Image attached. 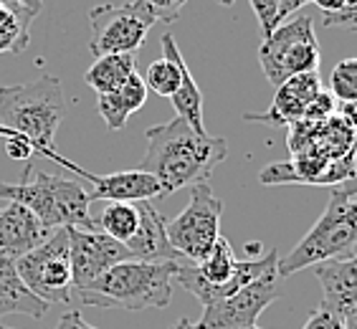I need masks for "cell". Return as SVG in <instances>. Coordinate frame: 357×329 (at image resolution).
<instances>
[{
  "instance_id": "9a60e30c",
  "label": "cell",
  "mask_w": 357,
  "mask_h": 329,
  "mask_svg": "<svg viewBox=\"0 0 357 329\" xmlns=\"http://www.w3.org/2000/svg\"><path fill=\"white\" fill-rule=\"evenodd\" d=\"M139 208V228L137 234L132 236L124 248L130 251L132 259L137 261H180V254L172 248L170 238H167L162 213L152 206V200H142L137 203Z\"/></svg>"
},
{
  "instance_id": "836d02e7",
  "label": "cell",
  "mask_w": 357,
  "mask_h": 329,
  "mask_svg": "<svg viewBox=\"0 0 357 329\" xmlns=\"http://www.w3.org/2000/svg\"><path fill=\"white\" fill-rule=\"evenodd\" d=\"M332 192H340V195H350V198H355L357 195V172L355 175H350L347 180H342L340 185H335V190Z\"/></svg>"
},
{
  "instance_id": "9c48e42d",
  "label": "cell",
  "mask_w": 357,
  "mask_h": 329,
  "mask_svg": "<svg viewBox=\"0 0 357 329\" xmlns=\"http://www.w3.org/2000/svg\"><path fill=\"white\" fill-rule=\"evenodd\" d=\"M91 38L89 51L94 59L107 54H135L144 43L150 28L155 26L150 15L132 0L124 6H94L89 10Z\"/></svg>"
},
{
  "instance_id": "d4e9b609",
  "label": "cell",
  "mask_w": 357,
  "mask_h": 329,
  "mask_svg": "<svg viewBox=\"0 0 357 329\" xmlns=\"http://www.w3.org/2000/svg\"><path fill=\"white\" fill-rule=\"evenodd\" d=\"M144 13L150 15L155 23H172L178 21L180 10L188 0H135Z\"/></svg>"
},
{
  "instance_id": "f1b7e54d",
  "label": "cell",
  "mask_w": 357,
  "mask_h": 329,
  "mask_svg": "<svg viewBox=\"0 0 357 329\" xmlns=\"http://www.w3.org/2000/svg\"><path fill=\"white\" fill-rule=\"evenodd\" d=\"M304 329H344V319L342 314H337V312L327 309L324 304H319V309L307 319Z\"/></svg>"
},
{
  "instance_id": "d6a6232c",
  "label": "cell",
  "mask_w": 357,
  "mask_h": 329,
  "mask_svg": "<svg viewBox=\"0 0 357 329\" xmlns=\"http://www.w3.org/2000/svg\"><path fill=\"white\" fill-rule=\"evenodd\" d=\"M322 13H340L344 6H347V0H312Z\"/></svg>"
},
{
  "instance_id": "44dd1931",
  "label": "cell",
  "mask_w": 357,
  "mask_h": 329,
  "mask_svg": "<svg viewBox=\"0 0 357 329\" xmlns=\"http://www.w3.org/2000/svg\"><path fill=\"white\" fill-rule=\"evenodd\" d=\"M96 228L102 234L109 236V238L119 240V243H127L139 228L137 203H109L102 211L99 220H96Z\"/></svg>"
},
{
  "instance_id": "ab89813d",
  "label": "cell",
  "mask_w": 357,
  "mask_h": 329,
  "mask_svg": "<svg viewBox=\"0 0 357 329\" xmlns=\"http://www.w3.org/2000/svg\"><path fill=\"white\" fill-rule=\"evenodd\" d=\"M246 329H261V327H256V324H254V327H246Z\"/></svg>"
},
{
  "instance_id": "52a82bcc",
  "label": "cell",
  "mask_w": 357,
  "mask_h": 329,
  "mask_svg": "<svg viewBox=\"0 0 357 329\" xmlns=\"http://www.w3.org/2000/svg\"><path fill=\"white\" fill-rule=\"evenodd\" d=\"M15 268L23 284L48 307L71 302V261H69V231L56 228L41 246L31 254L15 259Z\"/></svg>"
},
{
  "instance_id": "5b68a950",
  "label": "cell",
  "mask_w": 357,
  "mask_h": 329,
  "mask_svg": "<svg viewBox=\"0 0 357 329\" xmlns=\"http://www.w3.org/2000/svg\"><path fill=\"white\" fill-rule=\"evenodd\" d=\"M352 248H357V195L350 198L332 192L330 206L324 208L310 234L291 248L287 259H279V276L296 274L322 261L350 256Z\"/></svg>"
},
{
  "instance_id": "4fadbf2b",
  "label": "cell",
  "mask_w": 357,
  "mask_h": 329,
  "mask_svg": "<svg viewBox=\"0 0 357 329\" xmlns=\"http://www.w3.org/2000/svg\"><path fill=\"white\" fill-rule=\"evenodd\" d=\"M322 94V79L319 71H310V74L291 76L282 86H276L274 107L266 114H251L248 119H266L271 124H296L299 119H304L310 104L317 96Z\"/></svg>"
},
{
  "instance_id": "4316f807",
  "label": "cell",
  "mask_w": 357,
  "mask_h": 329,
  "mask_svg": "<svg viewBox=\"0 0 357 329\" xmlns=\"http://www.w3.org/2000/svg\"><path fill=\"white\" fill-rule=\"evenodd\" d=\"M248 6H251L256 21L261 26V33L268 36L276 28V8H279V0H248Z\"/></svg>"
},
{
  "instance_id": "4dcf8cb0",
  "label": "cell",
  "mask_w": 357,
  "mask_h": 329,
  "mask_svg": "<svg viewBox=\"0 0 357 329\" xmlns=\"http://www.w3.org/2000/svg\"><path fill=\"white\" fill-rule=\"evenodd\" d=\"M312 0H279V8H276V26L284 21H289V15L302 10L304 6H310Z\"/></svg>"
},
{
  "instance_id": "74e56055",
  "label": "cell",
  "mask_w": 357,
  "mask_h": 329,
  "mask_svg": "<svg viewBox=\"0 0 357 329\" xmlns=\"http://www.w3.org/2000/svg\"><path fill=\"white\" fill-rule=\"evenodd\" d=\"M218 3H220V6H223V8H231V6H234V3H236V0H218Z\"/></svg>"
},
{
  "instance_id": "1f68e13d",
  "label": "cell",
  "mask_w": 357,
  "mask_h": 329,
  "mask_svg": "<svg viewBox=\"0 0 357 329\" xmlns=\"http://www.w3.org/2000/svg\"><path fill=\"white\" fill-rule=\"evenodd\" d=\"M337 117L342 119L347 127H355V130H357V102L340 104V109H337Z\"/></svg>"
},
{
  "instance_id": "e575fe53",
  "label": "cell",
  "mask_w": 357,
  "mask_h": 329,
  "mask_svg": "<svg viewBox=\"0 0 357 329\" xmlns=\"http://www.w3.org/2000/svg\"><path fill=\"white\" fill-rule=\"evenodd\" d=\"M342 319H344V329H357V302L347 309V314Z\"/></svg>"
},
{
  "instance_id": "e0dca14e",
  "label": "cell",
  "mask_w": 357,
  "mask_h": 329,
  "mask_svg": "<svg viewBox=\"0 0 357 329\" xmlns=\"http://www.w3.org/2000/svg\"><path fill=\"white\" fill-rule=\"evenodd\" d=\"M48 304L41 302L23 284L15 261L0 254V319L10 314H26L31 319H43L48 314Z\"/></svg>"
},
{
  "instance_id": "484cf974",
  "label": "cell",
  "mask_w": 357,
  "mask_h": 329,
  "mask_svg": "<svg viewBox=\"0 0 357 329\" xmlns=\"http://www.w3.org/2000/svg\"><path fill=\"white\" fill-rule=\"evenodd\" d=\"M0 6L15 15V21L21 23L26 33H31V23L38 18L43 10V0H0Z\"/></svg>"
},
{
  "instance_id": "ba28073f",
  "label": "cell",
  "mask_w": 357,
  "mask_h": 329,
  "mask_svg": "<svg viewBox=\"0 0 357 329\" xmlns=\"http://www.w3.org/2000/svg\"><path fill=\"white\" fill-rule=\"evenodd\" d=\"M220 213H223V203L220 198H215L208 183H198L190 188V203L185 206V211L165 223L167 238L180 259L192 263L206 259V254L220 236Z\"/></svg>"
},
{
  "instance_id": "8992f818",
  "label": "cell",
  "mask_w": 357,
  "mask_h": 329,
  "mask_svg": "<svg viewBox=\"0 0 357 329\" xmlns=\"http://www.w3.org/2000/svg\"><path fill=\"white\" fill-rule=\"evenodd\" d=\"M322 51L310 15H296L279 23L259 48V63L271 86H282L287 79L319 71Z\"/></svg>"
},
{
  "instance_id": "5bb4252c",
  "label": "cell",
  "mask_w": 357,
  "mask_h": 329,
  "mask_svg": "<svg viewBox=\"0 0 357 329\" xmlns=\"http://www.w3.org/2000/svg\"><path fill=\"white\" fill-rule=\"evenodd\" d=\"M48 238V231L21 203H8L0 211V254L8 259H21L38 248Z\"/></svg>"
},
{
  "instance_id": "6da1fadb",
  "label": "cell",
  "mask_w": 357,
  "mask_h": 329,
  "mask_svg": "<svg viewBox=\"0 0 357 329\" xmlns=\"http://www.w3.org/2000/svg\"><path fill=\"white\" fill-rule=\"evenodd\" d=\"M147 152L139 170L150 172L162 188V195L208 183L213 170L228 158V142L192 130L185 119H170L144 132Z\"/></svg>"
},
{
  "instance_id": "8d00e7d4",
  "label": "cell",
  "mask_w": 357,
  "mask_h": 329,
  "mask_svg": "<svg viewBox=\"0 0 357 329\" xmlns=\"http://www.w3.org/2000/svg\"><path fill=\"white\" fill-rule=\"evenodd\" d=\"M0 139H6V142H8V139H23V137H21V135H15L13 130H8V127H3V124H0Z\"/></svg>"
},
{
  "instance_id": "ac0fdd59",
  "label": "cell",
  "mask_w": 357,
  "mask_h": 329,
  "mask_svg": "<svg viewBox=\"0 0 357 329\" xmlns=\"http://www.w3.org/2000/svg\"><path fill=\"white\" fill-rule=\"evenodd\" d=\"M147 102V86L144 79L135 71L117 91L109 94H96V109L102 114L104 124L109 132H119L127 124V119L139 112Z\"/></svg>"
},
{
  "instance_id": "277c9868",
  "label": "cell",
  "mask_w": 357,
  "mask_h": 329,
  "mask_svg": "<svg viewBox=\"0 0 357 329\" xmlns=\"http://www.w3.org/2000/svg\"><path fill=\"white\" fill-rule=\"evenodd\" d=\"M0 200L21 203L36 218L41 220L48 234L56 228H96V220L89 215V195L76 180L48 175L33 170L28 162L23 167V178L18 183L0 180Z\"/></svg>"
},
{
  "instance_id": "7c38bea8",
  "label": "cell",
  "mask_w": 357,
  "mask_h": 329,
  "mask_svg": "<svg viewBox=\"0 0 357 329\" xmlns=\"http://www.w3.org/2000/svg\"><path fill=\"white\" fill-rule=\"evenodd\" d=\"M63 167L79 172L84 180L91 183V190H86L89 203L94 200H109V203H142V200H155L162 198V188L150 172L139 170H124V172H112V175H91V172L82 170L79 164L63 160Z\"/></svg>"
},
{
  "instance_id": "7402d4cb",
  "label": "cell",
  "mask_w": 357,
  "mask_h": 329,
  "mask_svg": "<svg viewBox=\"0 0 357 329\" xmlns=\"http://www.w3.org/2000/svg\"><path fill=\"white\" fill-rule=\"evenodd\" d=\"M180 71H183L180 89L170 96L172 107H175V112H178L175 117L185 119L192 130L206 132V124H203V94H200V86L195 84V79H192V74H190V69H188L185 61H183Z\"/></svg>"
},
{
  "instance_id": "ffe728a7",
  "label": "cell",
  "mask_w": 357,
  "mask_h": 329,
  "mask_svg": "<svg viewBox=\"0 0 357 329\" xmlns=\"http://www.w3.org/2000/svg\"><path fill=\"white\" fill-rule=\"evenodd\" d=\"M135 71H137L135 54H107V56H99L91 63L89 71L84 74V82L96 94H109V91H117Z\"/></svg>"
},
{
  "instance_id": "83f0119b",
  "label": "cell",
  "mask_w": 357,
  "mask_h": 329,
  "mask_svg": "<svg viewBox=\"0 0 357 329\" xmlns=\"http://www.w3.org/2000/svg\"><path fill=\"white\" fill-rule=\"evenodd\" d=\"M322 23L327 28H344V31L357 33V0H350L340 13H324Z\"/></svg>"
},
{
  "instance_id": "8fae6325",
  "label": "cell",
  "mask_w": 357,
  "mask_h": 329,
  "mask_svg": "<svg viewBox=\"0 0 357 329\" xmlns=\"http://www.w3.org/2000/svg\"><path fill=\"white\" fill-rule=\"evenodd\" d=\"M69 231V261H71V286L79 291L91 284L96 276H102L119 261L132 259L124 243L109 238L99 228H79L71 226Z\"/></svg>"
},
{
  "instance_id": "603a6c76",
  "label": "cell",
  "mask_w": 357,
  "mask_h": 329,
  "mask_svg": "<svg viewBox=\"0 0 357 329\" xmlns=\"http://www.w3.org/2000/svg\"><path fill=\"white\" fill-rule=\"evenodd\" d=\"M330 94L340 104L357 102V56L355 59H342L332 69Z\"/></svg>"
},
{
  "instance_id": "d6986e66",
  "label": "cell",
  "mask_w": 357,
  "mask_h": 329,
  "mask_svg": "<svg viewBox=\"0 0 357 329\" xmlns=\"http://www.w3.org/2000/svg\"><path fill=\"white\" fill-rule=\"evenodd\" d=\"M183 61L185 59L180 54L172 33H165L162 36V59H158V61H152L147 66V76H144L147 91H155L158 96L170 99L180 89V82H183V71H180Z\"/></svg>"
},
{
  "instance_id": "7a4b0ae2",
  "label": "cell",
  "mask_w": 357,
  "mask_h": 329,
  "mask_svg": "<svg viewBox=\"0 0 357 329\" xmlns=\"http://www.w3.org/2000/svg\"><path fill=\"white\" fill-rule=\"evenodd\" d=\"M175 266L178 261H119L79 289V299L99 309H165L175 291Z\"/></svg>"
},
{
  "instance_id": "3957f363",
  "label": "cell",
  "mask_w": 357,
  "mask_h": 329,
  "mask_svg": "<svg viewBox=\"0 0 357 329\" xmlns=\"http://www.w3.org/2000/svg\"><path fill=\"white\" fill-rule=\"evenodd\" d=\"M66 117V96L61 82L41 74L33 82L0 86V124L33 144L36 155L61 164L63 158L54 150L59 124Z\"/></svg>"
},
{
  "instance_id": "f546056e",
  "label": "cell",
  "mask_w": 357,
  "mask_h": 329,
  "mask_svg": "<svg viewBox=\"0 0 357 329\" xmlns=\"http://www.w3.org/2000/svg\"><path fill=\"white\" fill-rule=\"evenodd\" d=\"M56 329H96L94 324H89L86 319L82 316V312H76V309H71V312H66V314L59 319V324H56Z\"/></svg>"
},
{
  "instance_id": "f35d334b",
  "label": "cell",
  "mask_w": 357,
  "mask_h": 329,
  "mask_svg": "<svg viewBox=\"0 0 357 329\" xmlns=\"http://www.w3.org/2000/svg\"><path fill=\"white\" fill-rule=\"evenodd\" d=\"M0 329H13V327H6V324H0Z\"/></svg>"
},
{
  "instance_id": "2e32d148",
  "label": "cell",
  "mask_w": 357,
  "mask_h": 329,
  "mask_svg": "<svg viewBox=\"0 0 357 329\" xmlns=\"http://www.w3.org/2000/svg\"><path fill=\"white\" fill-rule=\"evenodd\" d=\"M312 268H314V276L322 284V304L344 316L347 309L357 302V254L322 261Z\"/></svg>"
},
{
  "instance_id": "d590c367",
  "label": "cell",
  "mask_w": 357,
  "mask_h": 329,
  "mask_svg": "<svg viewBox=\"0 0 357 329\" xmlns=\"http://www.w3.org/2000/svg\"><path fill=\"white\" fill-rule=\"evenodd\" d=\"M170 329H203L198 322H190V319H178Z\"/></svg>"
},
{
  "instance_id": "30bf717a",
  "label": "cell",
  "mask_w": 357,
  "mask_h": 329,
  "mask_svg": "<svg viewBox=\"0 0 357 329\" xmlns=\"http://www.w3.org/2000/svg\"><path fill=\"white\" fill-rule=\"evenodd\" d=\"M279 266L266 271L261 279L246 284L243 289L234 291L226 299L203 307V316H200V327L203 329H246L254 327L256 319L261 316V312L274 304L282 296V286H279Z\"/></svg>"
},
{
  "instance_id": "cb8c5ba5",
  "label": "cell",
  "mask_w": 357,
  "mask_h": 329,
  "mask_svg": "<svg viewBox=\"0 0 357 329\" xmlns=\"http://www.w3.org/2000/svg\"><path fill=\"white\" fill-rule=\"evenodd\" d=\"M28 43H31V33L23 31L10 10L0 6V54H23Z\"/></svg>"
}]
</instances>
